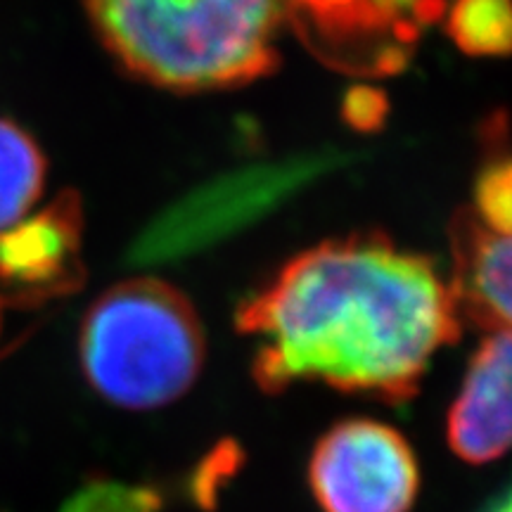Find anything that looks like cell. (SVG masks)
Segmentation results:
<instances>
[{
    "label": "cell",
    "instance_id": "obj_1",
    "mask_svg": "<svg viewBox=\"0 0 512 512\" xmlns=\"http://www.w3.org/2000/svg\"><path fill=\"white\" fill-rule=\"evenodd\" d=\"M235 325L254 342L252 377L264 392L323 382L387 403L411 401L463 328L432 261L382 233L297 254L240 306Z\"/></svg>",
    "mask_w": 512,
    "mask_h": 512
},
{
    "label": "cell",
    "instance_id": "obj_2",
    "mask_svg": "<svg viewBox=\"0 0 512 512\" xmlns=\"http://www.w3.org/2000/svg\"><path fill=\"white\" fill-rule=\"evenodd\" d=\"M292 8L294 0H86L95 34L128 72L178 93L271 74Z\"/></svg>",
    "mask_w": 512,
    "mask_h": 512
},
{
    "label": "cell",
    "instance_id": "obj_3",
    "mask_svg": "<svg viewBox=\"0 0 512 512\" xmlns=\"http://www.w3.org/2000/svg\"><path fill=\"white\" fill-rule=\"evenodd\" d=\"M207 356L202 320L174 285L133 278L95 299L79 330V363L102 399L155 411L190 392Z\"/></svg>",
    "mask_w": 512,
    "mask_h": 512
},
{
    "label": "cell",
    "instance_id": "obj_4",
    "mask_svg": "<svg viewBox=\"0 0 512 512\" xmlns=\"http://www.w3.org/2000/svg\"><path fill=\"white\" fill-rule=\"evenodd\" d=\"M309 484L323 512H408L420 467L401 432L354 418L337 422L313 446Z\"/></svg>",
    "mask_w": 512,
    "mask_h": 512
},
{
    "label": "cell",
    "instance_id": "obj_5",
    "mask_svg": "<svg viewBox=\"0 0 512 512\" xmlns=\"http://www.w3.org/2000/svg\"><path fill=\"white\" fill-rule=\"evenodd\" d=\"M83 280V209L76 192H62L0 230V316L72 297Z\"/></svg>",
    "mask_w": 512,
    "mask_h": 512
},
{
    "label": "cell",
    "instance_id": "obj_6",
    "mask_svg": "<svg viewBox=\"0 0 512 512\" xmlns=\"http://www.w3.org/2000/svg\"><path fill=\"white\" fill-rule=\"evenodd\" d=\"M323 162H294L264 166L247 174L228 176L211 188L195 192L162 216L136 245V259L157 261L188 254L204 242L252 221L268 207L285 200L294 188L309 181Z\"/></svg>",
    "mask_w": 512,
    "mask_h": 512
},
{
    "label": "cell",
    "instance_id": "obj_7",
    "mask_svg": "<svg viewBox=\"0 0 512 512\" xmlns=\"http://www.w3.org/2000/svg\"><path fill=\"white\" fill-rule=\"evenodd\" d=\"M510 363V330L489 332L470 358L446 420L448 444L467 463H491L508 451Z\"/></svg>",
    "mask_w": 512,
    "mask_h": 512
},
{
    "label": "cell",
    "instance_id": "obj_8",
    "mask_svg": "<svg viewBox=\"0 0 512 512\" xmlns=\"http://www.w3.org/2000/svg\"><path fill=\"white\" fill-rule=\"evenodd\" d=\"M451 249L448 292L460 323L484 332L510 330V235L486 226L475 211H460L451 226Z\"/></svg>",
    "mask_w": 512,
    "mask_h": 512
},
{
    "label": "cell",
    "instance_id": "obj_9",
    "mask_svg": "<svg viewBox=\"0 0 512 512\" xmlns=\"http://www.w3.org/2000/svg\"><path fill=\"white\" fill-rule=\"evenodd\" d=\"M48 162L34 138L0 119V230L27 216L46 185Z\"/></svg>",
    "mask_w": 512,
    "mask_h": 512
},
{
    "label": "cell",
    "instance_id": "obj_10",
    "mask_svg": "<svg viewBox=\"0 0 512 512\" xmlns=\"http://www.w3.org/2000/svg\"><path fill=\"white\" fill-rule=\"evenodd\" d=\"M446 29L465 55L505 57L512 41L510 0H456Z\"/></svg>",
    "mask_w": 512,
    "mask_h": 512
},
{
    "label": "cell",
    "instance_id": "obj_11",
    "mask_svg": "<svg viewBox=\"0 0 512 512\" xmlns=\"http://www.w3.org/2000/svg\"><path fill=\"white\" fill-rule=\"evenodd\" d=\"M60 512H164V501L152 486L91 479L64 501Z\"/></svg>",
    "mask_w": 512,
    "mask_h": 512
},
{
    "label": "cell",
    "instance_id": "obj_12",
    "mask_svg": "<svg viewBox=\"0 0 512 512\" xmlns=\"http://www.w3.org/2000/svg\"><path fill=\"white\" fill-rule=\"evenodd\" d=\"M475 214L486 226L510 235L512 226V169L508 157L494 159L475 181Z\"/></svg>",
    "mask_w": 512,
    "mask_h": 512
},
{
    "label": "cell",
    "instance_id": "obj_13",
    "mask_svg": "<svg viewBox=\"0 0 512 512\" xmlns=\"http://www.w3.org/2000/svg\"><path fill=\"white\" fill-rule=\"evenodd\" d=\"M242 460V451L233 441H223L209 453V458L204 460L197 470V475L192 477V494L200 501L204 508L214 505V498L219 496V489L223 482H228V477L233 472H238V465Z\"/></svg>",
    "mask_w": 512,
    "mask_h": 512
},
{
    "label": "cell",
    "instance_id": "obj_14",
    "mask_svg": "<svg viewBox=\"0 0 512 512\" xmlns=\"http://www.w3.org/2000/svg\"><path fill=\"white\" fill-rule=\"evenodd\" d=\"M387 117V100L373 88H351L344 98V119L358 131H375Z\"/></svg>",
    "mask_w": 512,
    "mask_h": 512
},
{
    "label": "cell",
    "instance_id": "obj_15",
    "mask_svg": "<svg viewBox=\"0 0 512 512\" xmlns=\"http://www.w3.org/2000/svg\"><path fill=\"white\" fill-rule=\"evenodd\" d=\"M368 3L387 22V19H401L403 12H415L418 15L427 0H368Z\"/></svg>",
    "mask_w": 512,
    "mask_h": 512
},
{
    "label": "cell",
    "instance_id": "obj_16",
    "mask_svg": "<svg viewBox=\"0 0 512 512\" xmlns=\"http://www.w3.org/2000/svg\"><path fill=\"white\" fill-rule=\"evenodd\" d=\"M479 512H510V494L503 491V494L494 496Z\"/></svg>",
    "mask_w": 512,
    "mask_h": 512
}]
</instances>
